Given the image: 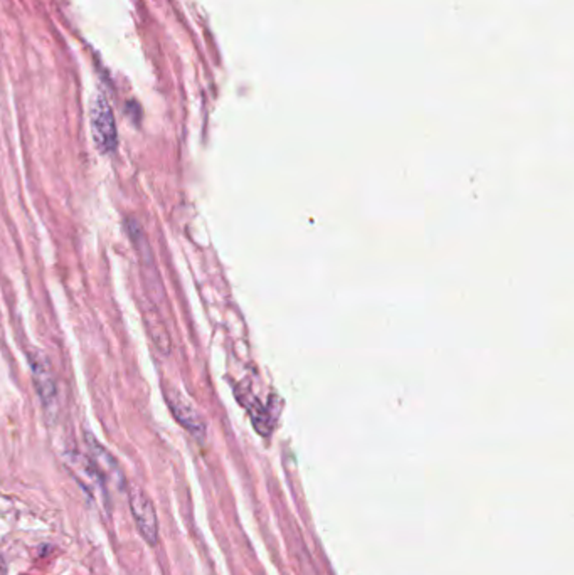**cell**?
Masks as SVG:
<instances>
[{
    "instance_id": "obj_2",
    "label": "cell",
    "mask_w": 574,
    "mask_h": 575,
    "mask_svg": "<svg viewBox=\"0 0 574 575\" xmlns=\"http://www.w3.org/2000/svg\"><path fill=\"white\" fill-rule=\"evenodd\" d=\"M27 358H29L33 382H35V389L39 395V401L45 407V413L49 417H53L58 413V384H56L54 370L51 367L45 354L33 352Z\"/></svg>"
},
{
    "instance_id": "obj_5",
    "label": "cell",
    "mask_w": 574,
    "mask_h": 575,
    "mask_svg": "<svg viewBox=\"0 0 574 575\" xmlns=\"http://www.w3.org/2000/svg\"><path fill=\"white\" fill-rule=\"evenodd\" d=\"M165 401L169 404L173 417L177 419V423L181 426L187 429L189 433H193L199 439L206 436V426H204L203 419L195 413L194 407L187 403L179 392L171 389V387H165Z\"/></svg>"
},
{
    "instance_id": "obj_1",
    "label": "cell",
    "mask_w": 574,
    "mask_h": 575,
    "mask_svg": "<svg viewBox=\"0 0 574 575\" xmlns=\"http://www.w3.org/2000/svg\"><path fill=\"white\" fill-rule=\"evenodd\" d=\"M93 141L104 155L114 153L118 145L115 115L104 96H96L90 110Z\"/></svg>"
},
{
    "instance_id": "obj_3",
    "label": "cell",
    "mask_w": 574,
    "mask_h": 575,
    "mask_svg": "<svg viewBox=\"0 0 574 575\" xmlns=\"http://www.w3.org/2000/svg\"><path fill=\"white\" fill-rule=\"evenodd\" d=\"M130 510L135 518V523L142 537L149 545H155L159 541V521H157V513L149 496L145 495L142 490L134 488L130 492Z\"/></svg>"
},
{
    "instance_id": "obj_6",
    "label": "cell",
    "mask_w": 574,
    "mask_h": 575,
    "mask_svg": "<svg viewBox=\"0 0 574 575\" xmlns=\"http://www.w3.org/2000/svg\"><path fill=\"white\" fill-rule=\"evenodd\" d=\"M0 575H7V564L2 557H0Z\"/></svg>"
},
{
    "instance_id": "obj_4",
    "label": "cell",
    "mask_w": 574,
    "mask_h": 575,
    "mask_svg": "<svg viewBox=\"0 0 574 575\" xmlns=\"http://www.w3.org/2000/svg\"><path fill=\"white\" fill-rule=\"evenodd\" d=\"M88 441V449H90V461H92L94 472L98 473V476L102 478L104 486H115L116 490H122L125 484V476L120 470L115 458L106 451V449L94 441L92 436L86 437Z\"/></svg>"
}]
</instances>
